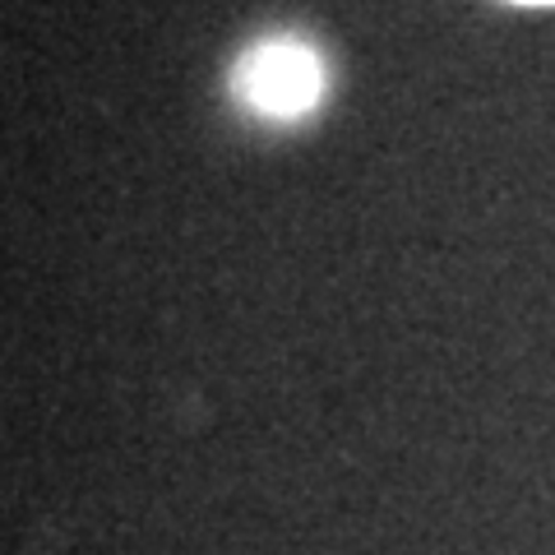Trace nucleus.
Listing matches in <instances>:
<instances>
[{"instance_id":"1","label":"nucleus","mask_w":555,"mask_h":555,"mask_svg":"<svg viewBox=\"0 0 555 555\" xmlns=\"http://www.w3.org/2000/svg\"><path fill=\"white\" fill-rule=\"evenodd\" d=\"M246 98L255 102L259 112H301L315 102L320 93V61L310 56L306 47H292V42H269L259 47L255 56L246 61Z\"/></svg>"}]
</instances>
